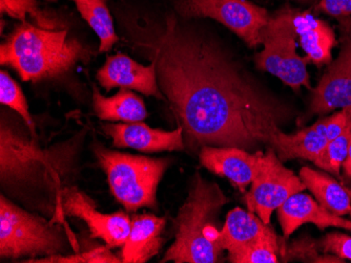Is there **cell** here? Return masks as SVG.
I'll use <instances>...</instances> for the list:
<instances>
[{
    "instance_id": "cell-5",
    "label": "cell",
    "mask_w": 351,
    "mask_h": 263,
    "mask_svg": "<svg viewBox=\"0 0 351 263\" xmlns=\"http://www.w3.org/2000/svg\"><path fill=\"white\" fill-rule=\"evenodd\" d=\"M66 236L58 225L0 196V258L27 260L64 255Z\"/></svg>"
},
{
    "instance_id": "cell-19",
    "label": "cell",
    "mask_w": 351,
    "mask_h": 263,
    "mask_svg": "<svg viewBox=\"0 0 351 263\" xmlns=\"http://www.w3.org/2000/svg\"><path fill=\"white\" fill-rule=\"evenodd\" d=\"M271 229L257 214L234 208L228 212L219 235V245L230 254L259 239Z\"/></svg>"
},
{
    "instance_id": "cell-23",
    "label": "cell",
    "mask_w": 351,
    "mask_h": 263,
    "mask_svg": "<svg viewBox=\"0 0 351 263\" xmlns=\"http://www.w3.org/2000/svg\"><path fill=\"white\" fill-rule=\"evenodd\" d=\"M281 245L273 227L259 239L228 255L232 263H279L282 262Z\"/></svg>"
},
{
    "instance_id": "cell-12",
    "label": "cell",
    "mask_w": 351,
    "mask_h": 263,
    "mask_svg": "<svg viewBox=\"0 0 351 263\" xmlns=\"http://www.w3.org/2000/svg\"><path fill=\"white\" fill-rule=\"evenodd\" d=\"M96 78L106 92L116 87L126 88L165 101L158 84L153 61L149 66H142L129 56L118 53L106 58V64L98 70Z\"/></svg>"
},
{
    "instance_id": "cell-7",
    "label": "cell",
    "mask_w": 351,
    "mask_h": 263,
    "mask_svg": "<svg viewBox=\"0 0 351 263\" xmlns=\"http://www.w3.org/2000/svg\"><path fill=\"white\" fill-rule=\"evenodd\" d=\"M295 8L284 5L269 20L262 32L263 50L254 56V64L261 72L277 77L295 92L302 87L313 89L311 74L307 70L309 61L297 52V36L293 25Z\"/></svg>"
},
{
    "instance_id": "cell-26",
    "label": "cell",
    "mask_w": 351,
    "mask_h": 263,
    "mask_svg": "<svg viewBox=\"0 0 351 263\" xmlns=\"http://www.w3.org/2000/svg\"><path fill=\"white\" fill-rule=\"evenodd\" d=\"M0 102L19 113L25 121V125L29 127V133L36 137L35 123L29 113L23 89L5 70L0 72Z\"/></svg>"
},
{
    "instance_id": "cell-25",
    "label": "cell",
    "mask_w": 351,
    "mask_h": 263,
    "mask_svg": "<svg viewBox=\"0 0 351 263\" xmlns=\"http://www.w3.org/2000/svg\"><path fill=\"white\" fill-rule=\"evenodd\" d=\"M319 243L309 235H302L293 243L283 247L282 262L301 261L309 263H342L339 257L331 254H320Z\"/></svg>"
},
{
    "instance_id": "cell-29",
    "label": "cell",
    "mask_w": 351,
    "mask_h": 263,
    "mask_svg": "<svg viewBox=\"0 0 351 263\" xmlns=\"http://www.w3.org/2000/svg\"><path fill=\"white\" fill-rule=\"evenodd\" d=\"M351 111L346 109H341L340 111H335L328 117H322L315 122L317 126L326 135L329 142L335 140L344 131L345 127L348 124Z\"/></svg>"
},
{
    "instance_id": "cell-17",
    "label": "cell",
    "mask_w": 351,
    "mask_h": 263,
    "mask_svg": "<svg viewBox=\"0 0 351 263\" xmlns=\"http://www.w3.org/2000/svg\"><path fill=\"white\" fill-rule=\"evenodd\" d=\"M165 217L139 214L132 217L131 232L122 249V262L145 263L160 253L165 239Z\"/></svg>"
},
{
    "instance_id": "cell-14",
    "label": "cell",
    "mask_w": 351,
    "mask_h": 263,
    "mask_svg": "<svg viewBox=\"0 0 351 263\" xmlns=\"http://www.w3.org/2000/svg\"><path fill=\"white\" fill-rule=\"evenodd\" d=\"M104 133L113 140L114 147L133 148L141 152L183 151L185 149L183 128L173 131L152 128L142 122L137 123L104 124Z\"/></svg>"
},
{
    "instance_id": "cell-20",
    "label": "cell",
    "mask_w": 351,
    "mask_h": 263,
    "mask_svg": "<svg viewBox=\"0 0 351 263\" xmlns=\"http://www.w3.org/2000/svg\"><path fill=\"white\" fill-rule=\"evenodd\" d=\"M299 176L325 209L338 216L351 215L350 195L336 178L307 166L301 168Z\"/></svg>"
},
{
    "instance_id": "cell-24",
    "label": "cell",
    "mask_w": 351,
    "mask_h": 263,
    "mask_svg": "<svg viewBox=\"0 0 351 263\" xmlns=\"http://www.w3.org/2000/svg\"><path fill=\"white\" fill-rule=\"evenodd\" d=\"M1 14H7L12 18L27 21V15L33 19L32 25L45 29H64L56 17L51 16L39 9L37 0H0Z\"/></svg>"
},
{
    "instance_id": "cell-8",
    "label": "cell",
    "mask_w": 351,
    "mask_h": 263,
    "mask_svg": "<svg viewBox=\"0 0 351 263\" xmlns=\"http://www.w3.org/2000/svg\"><path fill=\"white\" fill-rule=\"evenodd\" d=\"M176 13L181 18H210L228 27L250 48L263 43L262 32L269 20L265 8L250 0H176Z\"/></svg>"
},
{
    "instance_id": "cell-21",
    "label": "cell",
    "mask_w": 351,
    "mask_h": 263,
    "mask_svg": "<svg viewBox=\"0 0 351 263\" xmlns=\"http://www.w3.org/2000/svg\"><path fill=\"white\" fill-rule=\"evenodd\" d=\"M93 106L96 115L104 121L137 123L147 117L145 101L126 88H121L113 97L106 98L93 86Z\"/></svg>"
},
{
    "instance_id": "cell-6",
    "label": "cell",
    "mask_w": 351,
    "mask_h": 263,
    "mask_svg": "<svg viewBox=\"0 0 351 263\" xmlns=\"http://www.w3.org/2000/svg\"><path fill=\"white\" fill-rule=\"evenodd\" d=\"M59 147L41 148L34 135L1 120L0 127V178L3 186H25L47 180L59 186L62 156Z\"/></svg>"
},
{
    "instance_id": "cell-15",
    "label": "cell",
    "mask_w": 351,
    "mask_h": 263,
    "mask_svg": "<svg viewBox=\"0 0 351 263\" xmlns=\"http://www.w3.org/2000/svg\"><path fill=\"white\" fill-rule=\"evenodd\" d=\"M277 213L285 238L305 223H313L320 230L340 227L351 231V221L331 213L304 191L291 195L278 208Z\"/></svg>"
},
{
    "instance_id": "cell-16",
    "label": "cell",
    "mask_w": 351,
    "mask_h": 263,
    "mask_svg": "<svg viewBox=\"0 0 351 263\" xmlns=\"http://www.w3.org/2000/svg\"><path fill=\"white\" fill-rule=\"evenodd\" d=\"M293 25L297 41L307 60L315 66H325L332 61L337 45L336 34L328 23L317 18L309 11L293 10Z\"/></svg>"
},
{
    "instance_id": "cell-30",
    "label": "cell",
    "mask_w": 351,
    "mask_h": 263,
    "mask_svg": "<svg viewBox=\"0 0 351 263\" xmlns=\"http://www.w3.org/2000/svg\"><path fill=\"white\" fill-rule=\"evenodd\" d=\"M313 10L317 13L333 17L337 20L351 18V0H320Z\"/></svg>"
},
{
    "instance_id": "cell-4",
    "label": "cell",
    "mask_w": 351,
    "mask_h": 263,
    "mask_svg": "<svg viewBox=\"0 0 351 263\" xmlns=\"http://www.w3.org/2000/svg\"><path fill=\"white\" fill-rule=\"evenodd\" d=\"M93 151L108 178L110 190L128 212L158 209L157 191L171 161L110 150L101 144Z\"/></svg>"
},
{
    "instance_id": "cell-10",
    "label": "cell",
    "mask_w": 351,
    "mask_h": 263,
    "mask_svg": "<svg viewBox=\"0 0 351 263\" xmlns=\"http://www.w3.org/2000/svg\"><path fill=\"white\" fill-rule=\"evenodd\" d=\"M341 49L319 83L311 89L307 117L346 109L351 111V18L341 19Z\"/></svg>"
},
{
    "instance_id": "cell-3",
    "label": "cell",
    "mask_w": 351,
    "mask_h": 263,
    "mask_svg": "<svg viewBox=\"0 0 351 263\" xmlns=\"http://www.w3.org/2000/svg\"><path fill=\"white\" fill-rule=\"evenodd\" d=\"M90 51L66 29H45L21 23L0 45V64L17 72L23 81L39 82L66 74L86 62Z\"/></svg>"
},
{
    "instance_id": "cell-2",
    "label": "cell",
    "mask_w": 351,
    "mask_h": 263,
    "mask_svg": "<svg viewBox=\"0 0 351 263\" xmlns=\"http://www.w3.org/2000/svg\"><path fill=\"white\" fill-rule=\"evenodd\" d=\"M228 203L218 184L207 180L199 171L191 176L186 199L173 219L175 241L160 262H222L219 217Z\"/></svg>"
},
{
    "instance_id": "cell-27",
    "label": "cell",
    "mask_w": 351,
    "mask_h": 263,
    "mask_svg": "<svg viewBox=\"0 0 351 263\" xmlns=\"http://www.w3.org/2000/svg\"><path fill=\"white\" fill-rule=\"evenodd\" d=\"M27 263H120L122 259L110 252V247H98L82 254L58 255L43 258L27 259Z\"/></svg>"
},
{
    "instance_id": "cell-33",
    "label": "cell",
    "mask_w": 351,
    "mask_h": 263,
    "mask_svg": "<svg viewBox=\"0 0 351 263\" xmlns=\"http://www.w3.org/2000/svg\"><path fill=\"white\" fill-rule=\"evenodd\" d=\"M347 191H348L349 195H350L351 197V189H349V188H346Z\"/></svg>"
},
{
    "instance_id": "cell-9",
    "label": "cell",
    "mask_w": 351,
    "mask_h": 263,
    "mask_svg": "<svg viewBox=\"0 0 351 263\" xmlns=\"http://www.w3.org/2000/svg\"><path fill=\"white\" fill-rule=\"evenodd\" d=\"M250 186L245 195L248 211L257 214L266 225H270L274 212L291 195L306 190L300 176L284 166L271 148L262 156L259 172Z\"/></svg>"
},
{
    "instance_id": "cell-13",
    "label": "cell",
    "mask_w": 351,
    "mask_h": 263,
    "mask_svg": "<svg viewBox=\"0 0 351 263\" xmlns=\"http://www.w3.org/2000/svg\"><path fill=\"white\" fill-rule=\"evenodd\" d=\"M264 153L238 147L204 146L199 150L200 164L216 176L226 178L241 192L252 184L259 172Z\"/></svg>"
},
{
    "instance_id": "cell-22",
    "label": "cell",
    "mask_w": 351,
    "mask_h": 263,
    "mask_svg": "<svg viewBox=\"0 0 351 263\" xmlns=\"http://www.w3.org/2000/svg\"><path fill=\"white\" fill-rule=\"evenodd\" d=\"M57 1V0H43ZM82 18L96 33L100 40L99 52L108 53L118 42L113 17L108 7V0H72Z\"/></svg>"
},
{
    "instance_id": "cell-28",
    "label": "cell",
    "mask_w": 351,
    "mask_h": 263,
    "mask_svg": "<svg viewBox=\"0 0 351 263\" xmlns=\"http://www.w3.org/2000/svg\"><path fill=\"white\" fill-rule=\"evenodd\" d=\"M321 253L331 254L342 260L351 261V236L340 233L330 232L317 241Z\"/></svg>"
},
{
    "instance_id": "cell-32",
    "label": "cell",
    "mask_w": 351,
    "mask_h": 263,
    "mask_svg": "<svg viewBox=\"0 0 351 263\" xmlns=\"http://www.w3.org/2000/svg\"><path fill=\"white\" fill-rule=\"evenodd\" d=\"M291 1H295L302 5H313L315 7L320 0H291Z\"/></svg>"
},
{
    "instance_id": "cell-1",
    "label": "cell",
    "mask_w": 351,
    "mask_h": 263,
    "mask_svg": "<svg viewBox=\"0 0 351 263\" xmlns=\"http://www.w3.org/2000/svg\"><path fill=\"white\" fill-rule=\"evenodd\" d=\"M156 66L185 146L271 148L295 115L293 104L270 89L216 37L167 16L137 42Z\"/></svg>"
},
{
    "instance_id": "cell-31",
    "label": "cell",
    "mask_w": 351,
    "mask_h": 263,
    "mask_svg": "<svg viewBox=\"0 0 351 263\" xmlns=\"http://www.w3.org/2000/svg\"><path fill=\"white\" fill-rule=\"evenodd\" d=\"M342 170L343 172H344V176H346L347 178H349V180H351V143L346 160L343 163Z\"/></svg>"
},
{
    "instance_id": "cell-18",
    "label": "cell",
    "mask_w": 351,
    "mask_h": 263,
    "mask_svg": "<svg viewBox=\"0 0 351 263\" xmlns=\"http://www.w3.org/2000/svg\"><path fill=\"white\" fill-rule=\"evenodd\" d=\"M326 135L313 123L297 133H286L279 130L274 139L271 149L282 162L304 160L317 164L328 145Z\"/></svg>"
},
{
    "instance_id": "cell-11",
    "label": "cell",
    "mask_w": 351,
    "mask_h": 263,
    "mask_svg": "<svg viewBox=\"0 0 351 263\" xmlns=\"http://www.w3.org/2000/svg\"><path fill=\"white\" fill-rule=\"evenodd\" d=\"M57 203L63 215L82 219L90 230V236L104 240L110 250L123 247L129 237L132 219L125 212L101 213L95 200L75 186L61 188Z\"/></svg>"
}]
</instances>
